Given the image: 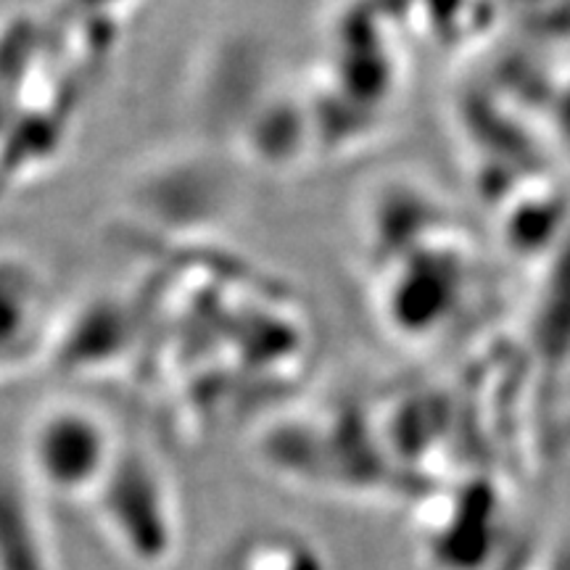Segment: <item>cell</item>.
<instances>
[{"label":"cell","mask_w":570,"mask_h":570,"mask_svg":"<svg viewBox=\"0 0 570 570\" xmlns=\"http://www.w3.org/2000/svg\"><path fill=\"white\" fill-rule=\"evenodd\" d=\"M92 502L111 547L135 568L161 570L173 562L180 523L173 491L154 462L119 452Z\"/></svg>","instance_id":"obj_1"},{"label":"cell","mask_w":570,"mask_h":570,"mask_svg":"<svg viewBox=\"0 0 570 570\" xmlns=\"http://www.w3.org/2000/svg\"><path fill=\"white\" fill-rule=\"evenodd\" d=\"M117 454L101 417L77 404H56L42 412L27 439L30 475L56 497L96 494Z\"/></svg>","instance_id":"obj_2"},{"label":"cell","mask_w":570,"mask_h":570,"mask_svg":"<svg viewBox=\"0 0 570 570\" xmlns=\"http://www.w3.org/2000/svg\"><path fill=\"white\" fill-rule=\"evenodd\" d=\"M0 570H56L40 512L9 479H0Z\"/></svg>","instance_id":"obj_3"},{"label":"cell","mask_w":570,"mask_h":570,"mask_svg":"<svg viewBox=\"0 0 570 570\" xmlns=\"http://www.w3.org/2000/svg\"><path fill=\"white\" fill-rule=\"evenodd\" d=\"M227 570H327L309 541L288 531L254 533L230 554Z\"/></svg>","instance_id":"obj_4"}]
</instances>
